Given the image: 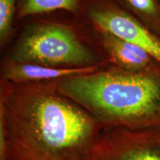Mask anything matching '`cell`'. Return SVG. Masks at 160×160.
Here are the masks:
<instances>
[{
	"label": "cell",
	"instance_id": "30bf717a",
	"mask_svg": "<svg viewBox=\"0 0 160 160\" xmlns=\"http://www.w3.org/2000/svg\"><path fill=\"white\" fill-rule=\"evenodd\" d=\"M18 0H0V44L5 45L13 31Z\"/></svg>",
	"mask_w": 160,
	"mask_h": 160
},
{
	"label": "cell",
	"instance_id": "52a82bcc",
	"mask_svg": "<svg viewBox=\"0 0 160 160\" xmlns=\"http://www.w3.org/2000/svg\"><path fill=\"white\" fill-rule=\"evenodd\" d=\"M100 33L104 48L119 68L127 71L142 72L160 67L154 59L138 46L111 33Z\"/></svg>",
	"mask_w": 160,
	"mask_h": 160
},
{
	"label": "cell",
	"instance_id": "ba28073f",
	"mask_svg": "<svg viewBox=\"0 0 160 160\" xmlns=\"http://www.w3.org/2000/svg\"><path fill=\"white\" fill-rule=\"evenodd\" d=\"M63 11L77 15L82 11V0H18V19Z\"/></svg>",
	"mask_w": 160,
	"mask_h": 160
},
{
	"label": "cell",
	"instance_id": "6da1fadb",
	"mask_svg": "<svg viewBox=\"0 0 160 160\" xmlns=\"http://www.w3.org/2000/svg\"><path fill=\"white\" fill-rule=\"evenodd\" d=\"M102 128L55 82L2 80L0 160H90Z\"/></svg>",
	"mask_w": 160,
	"mask_h": 160
},
{
	"label": "cell",
	"instance_id": "9c48e42d",
	"mask_svg": "<svg viewBox=\"0 0 160 160\" xmlns=\"http://www.w3.org/2000/svg\"><path fill=\"white\" fill-rule=\"evenodd\" d=\"M140 23L160 37V0H116Z\"/></svg>",
	"mask_w": 160,
	"mask_h": 160
},
{
	"label": "cell",
	"instance_id": "3957f363",
	"mask_svg": "<svg viewBox=\"0 0 160 160\" xmlns=\"http://www.w3.org/2000/svg\"><path fill=\"white\" fill-rule=\"evenodd\" d=\"M97 56L68 26L37 23L26 28L8 57L12 62L51 67L79 68L98 65Z\"/></svg>",
	"mask_w": 160,
	"mask_h": 160
},
{
	"label": "cell",
	"instance_id": "8992f818",
	"mask_svg": "<svg viewBox=\"0 0 160 160\" xmlns=\"http://www.w3.org/2000/svg\"><path fill=\"white\" fill-rule=\"evenodd\" d=\"M99 70V65L79 68L51 67L39 64L8 62L2 68L3 81L8 82L41 83L88 74Z\"/></svg>",
	"mask_w": 160,
	"mask_h": 160
},
{
	"label": "cell",
	"instance_id": "277c9868",
	"mask_svg": "<svg viewBox=\"0 0 160 160\" xmlns=\"http://www.w3.org/2000/svg\"><path fill=\"white\" fill-rule=\"evenodd\" d=\"M82 10L99 32L111 33L138 46L160 65V37L125 11L116 0H82Z\"/></svg>",
	"mask_w": 160,
	"mask_h": 160
},
{
	"label": "cell",
	"instance_id": "5b68a950",
	"mask_svg": "<svg viewBox=\"0 0 160 160\" xmlns=\"http://www.w3.org/2000/svg\"><path fill=\"white\" fill-rule=\"evenodd\" d=\"M90 160H160V128H102Z\"/></svg>",
	"mask_w": 160,
	"mask_h": 160
},
{
	"label": "cell",
	"instance_id": "7a4b0ae2",
	"mask_svg": "<svg viewBox=\"0 0 160 160\" xmlns=\"http://www.w3.org/2000/svg\"><path fill=\"white\" fill-rule=\"evenodd\" d=\"M55 85L103 128H160V67L142 72L99 69Z\"/></svg>",
	"mask_w": 160,
	"mask_h": 160
}]
</instances>
